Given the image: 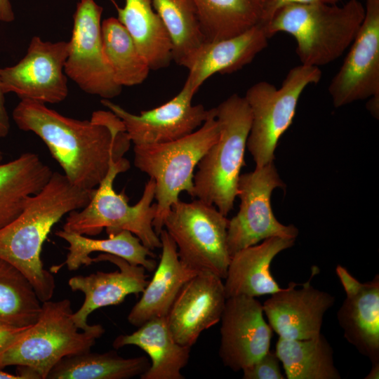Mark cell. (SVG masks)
Returning <instances> with one entry per match:
<instances>
[{"instance_id":"b9f144b4","label":"cell","mask_w":379,"mask_h":379,"mask_svg":"<svg viewBox=\"0 0 379 379\" xmlns=\"http://www.w3.org/2000/svg\"><path fill=\"white\" fill-rule=\"evenodd\" d=\"M2 159V156H0V161H1Z\"/></svg>"},{"instance_id":"cb8c5ba5","label":"cell","mask_w":379,"mask_h":379,"mask_svg":"<svg viewBox=\"0 0 379 379\" xmlns=\"http://www.w3.org/2000/svg\"><path fill=\"white\" fill-rule=\"evenodd\" d=\"M52 173L32 152L0 164V229L21 213L28 198L44 187Z\"/></svg>"},{"instance_id":"f546056e","label":"cell","mask_w":379,"mask_h":379,"mask_svg":"<svg viewBox=\"0 0 379 379\" xmlns=\"http://www.w3.org/2000/svg\"><path fill=\"white\" fill-rule=\"evenodd\" d=\"M162 20L172 46V60L187 69L206 42L193 0H152Z\"/></svg>"},{"instance_id":"2e32d148","label":"cell","mask_w":379,"mask_h":379,"mask_svg":"<svg viewBox=\"0 0 379 379\" xmlns=\"http://www.w3.org/2000/svg\"><path fill=\"white\" fill-rule=\"evenodd\" d=\"M226 296L222 279L199 272L180 290L166 320L178 343L191 347L200 334L220 321Z\"/></svg>"},{"instance_id":"3957f363","label":"cell","mask_w":379,"mask_h":379,"mask_svg":"<svg viewBox=\"0 0 379 379\" xmlns=\"http://www.w3.org/2000/svg\"><path fill=\"white\" fill-rule=\"evenodd\" d=\"M365 16L359 0L343 6L322 3L290 4L262 25L270 39L279 32L291 35L301 64L319 67L340 58L352 44Z\"/></svg>"},{"instance_id":"ab89813d","label":"cell","mask_w":379,"mask_h":379,"mask_svg":"<svg viewBox=\"0 0 379 379\" xmlns=\"http://www.w3.org/2000/svg\"><path fill=\"white\" fill-rule=\"evenodd\" d=\"M0 379H23L18 374H11L0 370Z\"/></svg>"},{"instance_id":"7402d4cb","label":"cell","mask_w":379,"mask_h":379,"mask_svg":"<svg viewBox=\"0 0 379 379\" xmlns=\"http://www.w3.org/2000/svg\"><path fill=\"white\" fill-rule=\"evenodd\" d=\"M126 345L138 347L151 360L140 379L185 378L181 370L189 361L191 347L176 342L166 317L150 319L133 333L117 336L112 343L116 350Z\"/></svg>"},{"instance_id":"f1b7e54d","label":"cell","mask_w":379,"mask_h":379,"mask_svg":"<svg viewBox=\"0 0 379 379\" xmlns=\"http://www.w3.org/2000/svg\"><path fill=\"white\" fill-rule=\"evenodd\" d=\"M206 41L242 33L260 24L266 0H193Z\"/></svg>"},{"instance_id":"ba28073f","label":"cell","mask_w":379,"mask_h":379,"mask_svg":"<svg viewBox=\"0 0 379 379\" xmlns=\"http://www.w3.org/2000/svg\"><path fill=\"white\" fill-rule=\"evenodd\" d=\"M321 77L319 67L301 64L288 71L279 88L261 81L248 88L244 98L251 124L246 147L255 168L274 161L278 141L293 122L301 94Z\"/></svg>"},{"instance_id":"d590c367","label":"cell","mask_w":379,"mask_h":379,"mask_svg":"<svg viewBox=\"0 0 379 379\" xmlns=\"http://www.w3.org/2000/svg\"><path fill=\"white\" fill-rule=\"evenodd\" d=\"M30 326L15 328L0 325V352L23 334Z\"/></svg>"},{"instance_id":"30bf717a","label":"cell","mask_w":379,"mask_h":379,"mask_svg":"<svg viewBox=\"0 0 379 379\" xmlns=\"http://www.w3.org/2000/svg\"><path fill=\"white\" fill-rule=\"evenodd\" d=\"M285 187L274 161L240 175L237 194L240 199L239 210L229 220L227 226L230 256L270 237L296 239L298 229L293 225L279 222L272 210V191Z\"/></svg>"},{"instance_id":"44dd1931","label":"cell","mask_w":379,"mask_h":379,"mask_svg":"<svg viewBox=\"0 0 379 379\" xmlns=\"http://www.w3.org/2000/svg\"><path fill=\"white\" fill-rule=\"evenodd\" d=\"M295 239L270 237L243 248L232 256L224 279L226 299L232 296L258 297L273 294L281 288L270 272L272 261L280 252L292 247Z\"/></svg>"},{"instance_id":"60d3db41","label":"cell","mask_w":379,"mask_h":379,"mask_svg":"<svg viewBox=\"0 0 379 379\" xmlns=\"http://www.w3.org/2000/svg\"><path fill=\"white\" fill-rule=\"evenodd\" d=\"M0 156H2V152L1 151V149H0Z\"/></svg>"},{"instance_id":"ac0fdd59","label":"cell","mask_w":379,"mask_h":379,"mask_svg":"<svg viewBox=\"0 0 379 379\" xmlns=\"http://www.w3.org/2000/svg\"><path fill=\"white\" fill-rule=\"evenodd\" d=\"M107 261L114 264L118 270L111 272H96L89 275H77L70 278L68 285L72 291L84 294L81 307L72 314L77 326L82 331L93 328L95 324H88V316L103 307L117 305L130 294L142 293L149 281L146 270L140 265H133L124 258L100 253L92 258V262Z\"/></svg>"},{"instance_id":"1f68e13d","label":"cell","mask_w":379,"mask_h":379,"mask_svg":"<svg viewBox=\"0 0 379 379\" xmlns=\"http://www.w3.org/2000/svg\"><path fill=\"white\" fill-rule=\"evenodd\" d=\"M41 306L27 277L0 259V325L15 328L32 326L38 320Z\"/></svg>"},{"instance_id":"d6986e66","label":"cell","mask_w":379,"mask_h":379,"mask_svg":"<svg viewBox=\"0 0 379 379\" xmlns=\"http://www.w3.org/2000/svg\"><path fill=\"white\" fill-rule=\"evenodd\" d=\"M268 39L262 25L258 24L236 36L204 42L187 69L184 85L196 93L213 74L241 69L266 48Z\"/></svg>"},{"instance_id":"74e56055","label":"cell","mask_w":379,"mask_h":379,"mask_svg":"<svg viewBox=\"0 0 379 379\" xmlns=\"http://www.w3.org/2000/svg\"><path fill=\"white\" fill-rule=\"evenodd\" d=\"M15 19L14 13L9 0H0V21L10 22Z\"/></svg>"},{"instance_id":"8d00e7d4","label":"cell","mask_w":379,"mask_h":379,"mask_svg":"<svg viewBox=\"0 0 379 379\" xmlns=\"http://www.w3.org/2000/svg\"><path fill=\"white\" fill-rule=\"evenodd\" d=\"M4 93L0 84V138H5L10 131V120L5 107Z\"/></svg>"},{"instance_id":"277c9868","label":"cell","mask_w":379,"mask_h":379,"mask_svg":"<svg viewBox=\"0 0 379 379\" xmlns=\"http://www.w3.org/2000/svg\"><path fill=\"white\" fill-rule=\"evenodd\" d=\"M38 320L0 352V370L17 366L23 379H46L65 357L91 350L105 333L101 324L79 331L69 299L42 302Z\"/></svg>"},{"instance_id":"4fadbf2b","label":"cell","mask_w":379,"mask_h":379,"mask_svg":"<svg viewBox=\"0 0 379 379\" xmlns=\"http://www.w3.org/2000/svg\"><path fill=\"white\" fill-rule=\"evenodd\" d=\"M350 46L328 86L335 107L379 98V0H366L363 22Z\"/></svg>"},{"instance_id":"52a82bcc","label":"cell","mask_w":379,"mask_h":379,"mask_svg":"<svg viewBox=\"0 0 379 379\" xmlns=\"http://www.w3.org/2000/svg\"><path fill=\"white\" fill-rule=\"evenodd\" d=\"M126 158L111 162L108 172L95 189L86 206L75 210L66 218L62 230L88 237L99 234L104 228L107 234L127 230L135 235L150 250L161 248L159 236L153 227L157 205L154 199L155 183L149 178L145 183L141 198L133 206L124 193H117L113 187L118 174L130 168Z\"/></svg>"},{"instance_id":"83f0119b","label":"cell","mask_w":379,"mask_h":379,"mask_svg":"<svg viewBox=\"0 0 379 379\" xmlns=\"http://www.w3.org/2000/svg\"><path fill=\"white\" fill-rule=\"evenodd\" d=\"M275 353L287 379H340L333 350L321 333L305 340L279 338Z\"/></svg>"},{"instance_id":"4dcf8cb0","label":"cell","mask_w":379,"mask_h":379,"mask_svg":"<svg viewBox=\"0 0 379 379\" xmlns=\"http://www.w3.org/2000/svg\"><path fill=\"white\" fill-rule=\"evenodd\" d=\"M104 53L115 82L120 86L142 83L151 70L133 39L117 18L101 24Z\"/></svg>"},{"instance_id":"4316f807","label":"cell","mask_w":379,"mask_h":379,"mask_svg":"<svg viewBox=\"0 0 379 379\" xmlns=\"http://www.w3.org/2000/svg\"><path fill=\"white\" fill-rule=\"evenodd\" d=\"M145 356L124 358L115 350H91L62 359L50 371L46 379H128L140 376L149 367Z\"/></svg>"},{"instance_id":"ffe728a7","label":"cell","mask_w":379,"mask_h":379,"mask_svg":"<svg viewBox=\"0 0 379 379\" xmlns=\"http://www.w3.org/2000/svg\"><path fill=\"white\" fill-rule=\"evenodd\" d=\"M159 236L161 248L159 262L127 317L128 321L137 327L150 319L166 317L181 288L199 273L182 262L176 244L165 229Z\"/></svg>"},{"instance_id":"e575fe53","label":"cell","mask_w":379,"mask_h":379,"mask_svg":"<svg viewBox=\"0 0 379 379\" xmlns=\"http://www.w3.org/2000/svg\"><path fill=\"white\" fill-rule=\"evenodd\" d=\"M335 272L343 286L346 296L354 295L361 288L363 283L354 278L345 267L338 265L335 268Z\"/></svg>"},{"instance_id":"7c38bea8","label":"cell","mask_w":379,"mask_h":379,"mask_svg":"<svg viewBox=\"0 0 379 379\" xmlns=\"http://www.w3.org/2000/svg\"><path fill=\"white\" fill-rule=\"evenodd\" d=\"M68 51V42L45 41L34 36L26 55L17 64L0 68L4 93L44 104L63 101L68 94L64 72Z\"/></svg>"},{"instance_id":"d6a6232c","label":"cell","mask_w":379,"mask_h":379,"mask_svg":"<svg viewBox=\"0 0 379 379\" xmlns=\"http://www.w3.org/2000/svg\"><path fill=\"white\" fill-rule=\"evenodd\" d=\"M279 359L275 352L269 350L251 366L244 368V379H284Z\"/></svg>"},{"instance_id":"5bb4252c","label":"cell","mask_w":379,"mask_h":379,"mask_svg":"<svg viewBox=\"0 0 379 379\" xmlns=\"http://www.w3.org/2000/svg\"><path fill=\"white\" fill-rule=\"evenodd\" d=\"M195 93L186 86L166 103L140 114H132L108 99L101 103L122 121L134 145L167 142L182 138L199 128L212 109L192 103Z\"/></svg>"},{"instance_id":"8992f818","label":"cell","mask_w":379,"mask_h":379,"mask_svg":"<svg viewBox=\"0 0 379 379\" xmlns=\"http://www.w3.org/2000/svg\"><path fill=\"white\" fill-rule=\"evenodd\" d=\"M219 125L215 108L204 123L192 133L176 140L134 145L135 166L155 183L157 211L153 227L159 235L164 219L179 194L193 197L194 170L207 150L217 141Z\"/></svg>"},{"instance_id":"9a60e30c","label":"cell","mask_w":379,"mask_h":379,"mask_svg":"<svg viewBox=\"0 0 379 379\" xmlns=\"http://www.w3.org/2000/svg\"><path fill=\"white\" fill-rule=\"evenodd\" d=\"M263 314L262 304L253 297L226 299L218 352L225 366L235 372L243 371L270 350L272 329Z\"/></svg>"},{"instance_id":"f35d334b","label":"cell","mask_w":379,"mask_h":379,"mask_svg":"<svg viewBox=\"0 0 379 379\" xmlns=\"http://www.w3.org/2000/svg\"><path fill=\"white\" fill-rule=\"evenodd\" d=\"M365 379H378L379 378V363L371 364V368L368 375L364 377Z\"/></svg>"},{"instance_id":"484cf974","label":"cell","mask_w":379,"mask_h":379,"mask_svg":"<svg viewBox=\"0 0 379 379\" xmlns=\"http://www.w3.org/2000/svg\"><path fill=\"white\" fill-rule=\"evenodd\" d=\"M55 235L68 243V253L64 264L68 270H77L82 265L93 263L90 254L94 252L109 253L124 258L128 262L142 266L146 271L152 272L157 263L155 254L133 233L122 230L108 234V238L92 239L73 232L58 230Z\"/></svg>"},{"instance_id":"603a6c76","label":"cell","mask_w":379,"mask_h":379,"mask_svg":"<svg viewBox=\"0 0 379 379\" xmlns=\"http://www.w3.org/2000/svg\"><path fill=\"white\" fill-rule=\"evenodd\" d=\"M346 340L371 364L379 363V275L363 283L359 291L346 296L337 312Z\"/></svg>"},{"instance_id":"d4e9b609","label":"cell","mask_w":379,"mask_h":379,"mask_svg":"<svg viewBox=\"0 0 379 379\" xmlns=\"http://www.w3.org/2000/svg\"><path fill=\"white\" fill-rule=\"evenodd\" d=\"M119 21L133 39L151 70L166 67L172 60L170 36L152 0H125L118 8Z\"/></svg>"},{"instance_id":"9c48e42d","label":"cell","mask_w":379,"mask_h":379,"mask_svg":"<svg viewBox=\"0 0 379 379\" xmlns=\"http://www.w3.org/2000/svg\"><path fill=\"white\" fill-rule=\"evenodd\" d=\"M229 220L212 204L197 199L178 200L167 213L164 227L175 241L180 260L197 272L224 279L231 256L227 247Z\"/></svg>"},{"instance_id":"6da1fadb","label":"cell","mask_w":379,"mask_h":379,"mask_svg":"<svg viewBox=\"0 0 379 379\" xmlns=\"http://www.w3.org/2000/svg\"><path fill=\"white\" fill-rule=\"evenodd\" d=\"M12 117L20 130L41 139L67 180L83 190H95L111 162L123 159L131 143L122 121L109 110H97L89 120H79L46 104L22 100Z\"/></svg>"},{"instance_id":"7a4b0ae2","label":"cell","mask_w":379,"mask_h":379,"mask_svg":"<svg viewBox=\"0 0 379 379\" xmlns=\"http://www.w3.org/2000/svg\"><path fill=\"white\" fill-rule=\"evenodd\" d=\"M94 190L76 187L63 173L53 172L44 187L28 198L21 213L0 229V259L27 277L41 302L51 299L55 288L53 275L41 260L44 243L64 215L87 205Z\"/></svg>"},{"instance_id":"5b68a950","label":"cell","mask_w":379,"mask_h":379,"mask_svg":"<svg viewBox=\"0 0 379 379\" xmlns=\"http://www.w3.org/2000/svg\"><path fill=\"white\" fill-rule=\"evenodd\" d=\"M215 108L219 136L197 164L192 197L214 205L227 216L238 194L251 113L244 96L236 93Z\"/></svg>"},{"instance_id":"836d02e7","label":"cell","mask_w":379,"mask_h":379,"mask_svg":"<svg viewBox=\"0 0 379 379\" xmlns=\"http://www.w3.org/2000/svg\"><path fill=\"white\" fill-rule=\"evenodd\" d=\"M340 1L342 0H266L260 24L267 23L280 8L287 4L314 3L336 4Z\"/></svg>"},{"instance_id":"8fae6325","label":"cell","mask_w":379,"mask_h":379,"mask_svg":"<svg viewBox=\"0 0 379 379\" xmlns=\"http://www.w3.org/2000/svg\"><path fill=\"white\" fill-rule=\"evenodd\" d=\"M102 11L94 0L78 2L64 72L85 93L110 100L122 87L114 80L104 53Z\"/></svg>"},{"instance_id":"e0dca14e","label":"cell","mask_w":379,"mask_h":379,"mask_svg":"<svg viewBox=\"0 0 379 379\" xmlns=\"http://www.w3.org/2000/svg\"><path fill=\"white\" fill-rule=\"evenodd\" d=\"M315 274L312 270L311 277L300 288L290 282L262 304L269 325L280 338L305 340L321 333L324 316L333 305L335 297L311 284Z\"/></svg>"}]
</instances>
